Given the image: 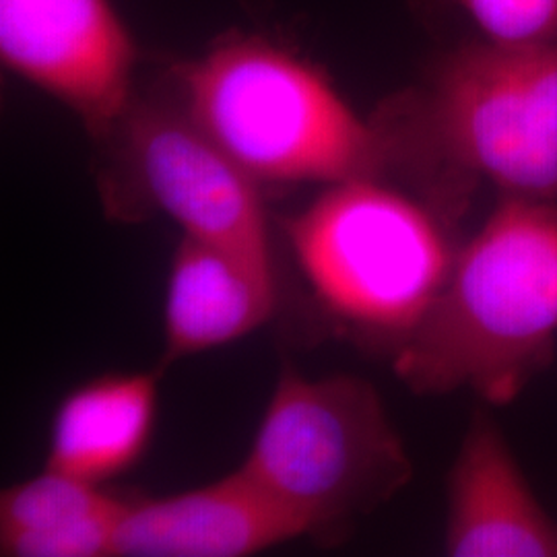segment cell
I'll list each match as a JSON object with an SVG mask.
<instances>
[{"instance_id": "6da1fadb", "label": "cell", "mask_w": 557, "mask_h": 557, "mask_svg": "<svg viewBox=\"0 0 557 557\" xmlns=\"http://www.w3.org/2000/svg\"><path fill=\"white\" fill-rule=\"evenodd\" d=\"M557 341L556 200L502 197L418 329L395 351L416 395L473 391L512 403L545 370Z\"/></svg>"}, {"instance_id": "7a4b0ae2", "label": "cell", "mask_w": 557, "mask_h": 557, "mask_svg": "<svg viewBox=\"0 0 557 557\" xmlns=\"http://www.w3.org/2000/svg\"><path fill=\"white\" fill-rule=\"evenodd\" d=\"M178 77L182 110L259 184L329 186L391 165L379 124L314 64L269 41L221 44Z\"/></svg>"}, {"instance_id": "3957f363", "label": "cell", "mask_w": 557, "mask_h": 557, "mask_svg": "<svg viewBox=\"0 0 557 557\" xmlns=\"http://www.w3.org/2000/svg\"><path fill=\"white\" fill-rule=\"evenodd\" d=\"M391 161L409 149L442 170L450 220L458 193L490 182L502 197L557 199V46L462 48L409 106L376 122Z\"/></svg>"}, {"instance_id": "277c9868", "label": "cell", "mask_w": 557, "mask_h": 557, "mask_svg": "<svg viewBox=\"0 0 557 557\" xmlns=\"http://www.w3.org/2000/svg\"><path fill=\"white\" fill-rule=\"evenodd\" d=\"M281 227L322 310L395 351L434 306L458 252L432 202L380 176L324 186Z\"/></svg>"}, {"instance_id": "5b68a950", "label": "cell", "mask_w": 557, "mask_h": 557, "mask_svg": "<svg viewBox=\"0 0 557 557\" xmlns=\"http://www.w3.org/2000/svg\"><path fill=\"white\" fill-rule=\"evenodd\" d=\"M239 469L294 510L310 535H337L413 479V460L376 386L285 368Z\"/></svg>"}, {"instance_id": "8992f818", "label": "cell", "mask_w": 557, "mask_h": 557, "mask_svg": "<svg viewBox=\"0 0 557 557\" xmlns=\"http://www.w3.org/2000/svg\"><path fill=\"white\" fill-rule=\"evenodd\" d=\"M119 131L140 205L176 221L182 236L275 269L259 182L182 108L131 106Z\"/></svg>"}, {"instance_id": "52a82bcc", "label": "cell", "mask_w": 557, "mask_h": 557, "mask_svg": "<svg viewBox=\"0 0 557 557\" xmlns=\"http://www.w3.org/2000/svg\"><path fill=\"white\" fill-rule=\"evenodd\" d=\"M0 57L94 137L116 133L133 106L137 54L112 0H0Z\"/></svg>"}, {"instance_id": "ba28073f", "label": "cell", "mask_w": 557, "mask_h": 557, "mask_svg": "<svg viewBox=\"0 0 557 557\" xmlns=\"http://www.w3.org/2000/svg\"><path fill=\"white\" fill-rule=\"evenodd\" d=\"M310 535L301 518L242 469L163 498L128 502L119 557H246Z\"/></svg>"}, {"instance_id": "9c48e42d", "label": "cell", "mask_w": 557, "mask_h": 557, "mask_svg": "<svg viewBox=\"0 0 557 557\" xmlns=\"http://www.w3.org/2000/svg\"><path fill=\"white\" fill-rule=\"evenodd\" d=\"M444 552L453 557H557V522L533 494L485 409H475L448 475Z\"/></svg>"}, {"instance_id": "30bf717a", "label": "cell", "mask_w": 557, "mask_h": 557, "mask_svg": "<svg viewBox=\"0 0 557 557\" xmlns=\"http://www.w3.org/2000/svg\"><path fill=\"white\" fill-rule=\"evenodd\" d=\"M275 308V269L182 236L165 283L160 370L248 337Z\"/></svg>"}, {"instance_id": "8fae6325", "label": "cell", "mask_w": 557, "mask_h": 557, "mask_svg": "<svg viewBox=\"0 0 557 557\" xmlns=\"http://www.w3.org/2000/svg\"><path fill=\"white\" fill-rule=\"evenodd\" d=\"M161 370L106 374L62 398L46 467L103 485L139 462L160 409Z\"/></svg>"}, {"instance_id": "7c38bea8", "label": "cell", "mask_w": 557, "mask_h": 557, "mask_svg": "<svg viewBox=\"0 0 557 557\" xmlns=\"http://www.w3.org/2000/svg\"><path fill=\"white\" fill-rule=\"evenodd\" d=\"M126 499L44 467L0 494V556L114 557Z\"/></svg>"}, {"instance_id": "4fadbf2b", "label": "cell", "mask_w": 557, "mask_h": 557, "mask_svg": "<svg viewBox=\"0 0 557 557\" xmlns=\"http://www.w3.org/2000/svg\"><path fill=\"white\" fill-rule=\"evenodd\" d=\"M485 41L508 48L557 46V0H457Z\"/></svg>"}]
</instances>
